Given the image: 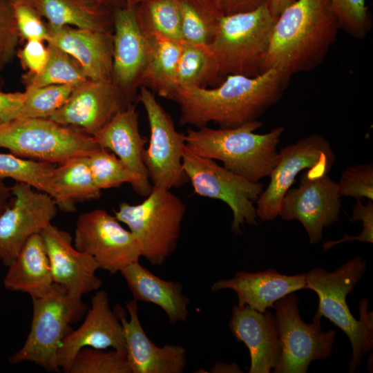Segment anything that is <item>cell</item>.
<instances>
[{
    "label": "cell",
    "instance_id": "obj_28",
    "mask_svg": "<svg viewBox=\"0 0 373 373\" xmlns=\"http://www.w3.org/2000/svg\"><path fill=\"white\" fill-rule=\"evenodd\" d=\"M145 34L150 43V52L141 77L140 86H144L169 99L176 88L182 41L155 34Z\"/></svg>",
    "mask_w": 373,
    "mask_h": 373
},
{
    "label": "cell",
    "instance_id": "obj_38",
    "mask_svg": "<svg viewBox=\"0 0 373 373\" xmlns=\"http://www.w3.org/2000/svg\"><path fill=\"white\" fill-rule=\"evenodd\" d=\"M340 28L352 37L363 39L372 27V19L365 0H329Z\"/></svg>",
    "mask_w": 373,
    "mask_h": 373
},
{
    "label": "cell",
    "instance_id": "obj_52",
    "mask_svg": "<svg viewBox=\"0 0 373 373\" xmlns=\"http://www.w3.org/2000/svg\"><path fill=\"white\" fill-rule=\"evenodd\" d=\"M2 85H3V79H2V78L0 77V88L2 87Z\"/></svg>",
    "mask_w": 373,
    "mask_h": 373
},
{
    "label": "cell",
    "instance_id": "obj_42",
    "mask_svg": "<svg viewBox=\"0 0 373 373\" xmlns=\"http://www.w3.org/2000/svg\"><path fill=\"white\" fill-rule=\"evenodd\" d=\"M351 222L361 220L362 222L363 229L358 236H350L345 233V236L335 241H327L323 245L325 251H328L334 245L352 240L361 242H373V200H368L365 204L361 202V200H356L352 211Z\"/></svg>",
    "mask_w": 373,
    "mask_h": 373
},
{
    "label": "cell",
    "instance_id": "obj_20",
    "mask_svg": "<svg viewBox=\"0 0 373 373\" xmlns=\"http://www.w3.org/2000/svg\"><path fill=\"white\" fill-rule=\"evenodd\" d=\"M137 104H129L93 137L100 147L111 150L122 162L133 176V191L146 197L153 185L142 159L147 138L140 132Z\"/></svg>",
    "mask_w": 373,
    "mask_h": 373
},
{
    "label": "cell",
    "instance_id": "obj_21",
    "mask_svg": "<svg viewBox=\"0 0 373 373\" xmlns=\"http://www.w3.org/2000/svg\"><path fill=\"white\" fill-rule=\"evenodd\" d=\"M129 314L121 321L125 338L126 356L131 373H182L186 365V350L179 345L158 347L146 336L139 319L137 301L126 303Z\"/></svg>",
    "mask_w": 373,
    "mask_h": 373
},
{
    "label": "cell",
    "instance_id": "obj_31",
    "mask_svg": "<svg viewBox=\"0 0 373 373\" xmlns=\"http://www.w3.org/2000/svg\"><path fill=\"white\" fill-rule=\"evenodd\" d=\"M182 41L209 46L223 16L210 0H179Z\"/></svg>",
    "mask_w": 373,
    "mask_h": 373
},
{
    "label": "cell",
    "instance_id": "obj_8",
    "mask_svg": "<svg viewBox=\"0 0 373 373\" xmlns=\"http://www.w3.org/2000/svg\"><path fill=\"white\" fill-rule=\"evenodd\" d=\"M0 147L21 157L57 165L102 148L92 135L47 118H17L1 124Z\"/></svg>",
    "mask_w": 373,
    "mask_h": 373
},
{
    "label": "cell",
    "instance_id": "obj_43",
    "mask_svg": "<svg viewBox=\"0 0 373 373\" xmlns=\"http://www.w3.org/2000/svg\"><path fill=\"white\" fill-rule=\"evenodd\" d=\"M16 55L24 70L31 74L40 73L45 67L49 57L48 46L39 40L26 41Z\"/></svg>",
    "mask_w": 373,
    "mask_h": 373
},
{
    "label": "cell",
    "instance_id": "obj_33",
    "mask_svg": "<svg viewBox=\"0 0 373 373\" xmlns=\"http://www.w3.org/2000/svg\"><path fill=\"white\" fill-rule=\"evenodd\" d=\"M48 61L37 74L28 72L21 81L27 87H41L55 84L78 85L88 79L80 64L72 56L53 44L47 42Z\"/></svg>",
    "mask_w": 373,
    "mask_h": 373
},
{
    "label": "cell",
    "instance_id": "obj_37",
    "mask_svg": "<svg viewBox=\"0 0 373 373\" xmlns=\"http://www.w3.org/2000/svg\"><path fill=\"white\" fill-rule=\"evenodd\" d=\"M93 182L101 191L134 182L133 175L113 153L100 148L88 156Z\"/></svg>",
    "mask_w": 373,
    "mask_h": 373
},
{
    "label": "cell",
    "instance_id": "obj_17",
    "mask_svg": "<svg viewBox=\"0 0 373 373\" xmlns=\"http://www.w3.org/2000/svg\"><path fill=\"white\" fill-rule=\"evenodd\" d=\"M129 104L111 81L76 85L65 104L48 119L93 135Z\"/></svg>",
    "mask_w": 373,
    "mask_h": 373
},
{
    "label": "cell",
    "instance_id": "obj_39",
    "mask_svg": "<svg viewBox=\"0 0 373 373\" xmlns=\"http://www.w3.org/2000/svg\"><path fill=\"white\" fill-rule=\"evenodd\" d=\"M337 183L341 197L373 200V164L347 166Z\"/></svg>",
    "mask_w": 373,
    "mask_h": 373
},
{
    "label": "cell",
    "instance_id": "obj_14",
    "mask_svg": "<svg viewBox=\"0 0 373 373\" xmlns=\"http://www.w3.org/2000/svg\"><path fill=\"white\" fill-rule=\"evenodd\" d=\"M337 182L328 173L306 169L298 187L290 188L281 203L279 216L298 220L305 228L311 245L323 239V231L339 219L341 208Z\"/></svg>",
    "mask_w": 373,
    "mask_h": 373
},
{
    "label": "cell",
    "instance_id": "obj_13",
    "mask_svg": "<svg viewBox=\"0 0 373 373\" xmlns=\"http://www.w3.org/2000/svg\"><path fill=\"white\" fill-rule=\"evenodd\" d=\"M73 245L78 250L92 256L99 269L111 274L142 257L133 234L106 210L96 209L80 214L76 221Z\"/></svg>",
    "mask_w": 373,
    "mask_h": 373
},
{
    "label": "cell",
    "instance_id": "obj_49",
    "mask_svg": "<svg viewBox=\"0 0 373 373\" xmlns=\"http://www.w3.org/2000/svg\"><path fill=\"white\" fill-rule=\"evenodd\" d=\"M98 3L108 9L113 10L124 6L126 4V0H90Z\"/></svg>",
    "mask_w": 373,
    "mask_h": 373
},
{
    "label": "cell",
    "instance_id": "obj_25",
    "mask_svg": "<svg viewBox=\"0 0 373 373\" xmlns=\"http://www.w3.org/2000/svg\"><path fill=\"white\" fill-rule=\"evenodd\" d=\"M120 273L136 301L157 305L172 324L186 321L189 299L183 294L180 283L159 278L139 261L130 264Z\"/></svg>",
    "mask_w": 373,
    "mask_h": 373
},
{
    "label": "cell",
    "instance_id": "obj_27",
    "mask_svg": "<svg viewBox=\"0 0 373 373\" xmlns=\"http://www.w3.org/2000/svg\"><path fill=\"white\" fill-rule=\"evenodd\" d=\"M47 23L97 31L113 32L112 11L90 0H26Z\"/></svg>",
    "mask_w": 373,
    "mask_h": 373
},
{
    "label": "cell",
    "instance_id": "obj_40",
    "mask_svg": "<svg viewBox=\"0 0 373 373\" xmlns=\"http://www.w3.org/2000/svg\"><path fill=\"white\" fill-rule=\"evenodd\" d=\"M19 39L12 3L0 0V72L16 55Z\"/></svg>",
    "mask_w": 373,
    "mask_h": 373
},
{
    "label": "cell",
    "instance_id": "obj_35",
    "mask_svg": "<svg viewBox=\"0 0 373 373\" xmlns=\"http://www.w3.org/2000/svg\"><path fill=\"white\" fill-rule=\"evenodd\" d=\"M75 86L71 84H55L26 88V99L18 118L48 119L65 104Z\"/></svg>",
    "mask_w": 373,
    "mask_h": 373
},
{
    "label": "cell",
    "instance_id": "obj_30",
    "mask_svg": "<svg viewBox=\"0 0 373 373\" xmlns=\"http://www.w3.org/2000/svg\"><path fill=\"white\" fill-rule=\"evenodd\" d=\"M220 78L218 64L209 46L182 41L176 88L183 86L207 88Z\"/></svg>",
    "mask_w": 373,
    "mask_h": 373
},
{
    "label": "cell",
    "instance_id": "obj_26",
    "mask_svg": "<svg viewBox=\"0 0 373 373\" xmlns=\"http://www.w3.org/2000/svg\"><path fill=\"white\" fill-rule=\"evenodd\" d=\"M3 278L5 288L41 298L51 289L54 282L49 259L40 233L32 236L15 260L8 267Z\"/></svg>",
    "mask_w": 373,
    "mask_h": 373
},
{
    "label": "cell",
    "instance_id": "obj_50",
    "mask_svg": "<svg viewBox=\"0 0 373 373\" xmlns=\"http://www.w3.org/2000/svg\"><path fill=\"white\" fill-rule=\"evenodd\" d=\"M127 1H128L133 5H135L137 3L142 1V0H127Z\"/></svg>",
    "mask_w": 373,
    "mask_h": 373
},
{
    "label": "cell",
    "instance_id": "obj_24",
    "mask_svg": "<svg viewBox=\"0 0 373 373\" xmlns=\"http://www.w3.org/2000/svg\"><path fill=\"white\" fill-rule=\"evenodd\" d=\"M306 274L285 275L269 269L258 272L238 271L231 279L213 283V292L231 289L238 298V305H247L263 313L287 294L305 289Z\"/></svg>",
    "mask_w": 373,
    "mask_h": 373
},
{
    "label": "cell",
    "instance_id": "obj_19",
    "mask_svg": "<svg viewBox=\"0 0 373 373\" xmlns=\"http://www.w3.org/2000/svg\"><path fill=\"white\" fill-rule=\"evenodd\" d=\"M90 307L82 324L63 340L57 352V364L68 372L79 350L92 347L112 348L126 353L125 338L121 321L111 308L108 294L99 290L93 296Z\"/></svg>",
    "mask_w": 373,
    "mask_h": 373
},
{
    "label": "cell",
    "instance_id": "obj_46",
    "mask_svg": "<svg viewBox=\"0 0 373 373\" xmlns=\"http://www.w3.org/2000/svg\"><path fill=\"white\" fill-rule=\"evenodd\" d=\"M296 0H268V7L272 16L276 19L280 13Z\"/></svg>",
    "mask_w": 373,
    "mask_h": 373
},
{
    "label": "cell",
    "instance_id": "obj_47",
    "mask_svg": "<svg viewBox=\"0 0 373 373\" xmlns=\"http://www.w3.org/2000/svg\"><path fill=\"white\" fill-rule=\"evenodd\" d=\"M11 198V187L8 186L2 179H0V216L8 206Z\"/></svg>",
    "mask_w": 373,
    "mask_h": 373
},
{
    "label": "cell",
    "instance_id": "obj_3",
    "mask_svg": "<svg viewBox=\"0 0 373 373\" xmlns=\"http://www.w3.org/2000/svg\"><path fill=\"white\" fill-rule=\"evenodd\" d=\"M261 126L262 122L254 120L231 128H188L185 142L194 153L220 160L229 171L256 183L269 177L277 164V146L284 132L279 126L266 133H255Z\"/></svg>",
    "mask_w": 373,
    "mask_h": 373
},
{
    "label": "cell",
    "instance_id": "obj_2",
    "mask_svg": "<svg viewBox=\"0 0 373 373\" xmlns=\"http://www.w3.org/2000/svg\"><path fill=\"white\" fill-rule=\"evenodd\" d=\"M339 23L329 0H296L277 17L263 61L290 77L317 67L336 40Z\"/></svg>",
    "mask_w": 373,
    "mask_h": 373
},
{
    "label": "cell",
    "instance_id": "obj_36",
    "mask_svg": "<svg viewBox=\"0 0 373 373\" xmlns=\"http://www.w3.org/2000/svg\"><path fill=\"white\" fill-rule=\"evenodd\" d=\"M68 373H131L126 353L83 347L75 355Z\"/></svg>",
    "mask_w": 373,
    "mask_h": 373
},
{
    "label": "cell",
    "instance_id": "obj_48",
    "mask_svg": "<svg viewBox=\"0 0 373 373\" xmlns=\"http://www.w3.org/2000/svg\"><path fill=\"white\" fill-rule=\"evenodd\" d=\"M211 372H242L237 364H227L223 363H217L213 365Z\"/></svg>",
    "mask_w": 373,
    "mask_h": 373
},
{
    "label": "cell",
    "instance_id": "obj_32",
    "mask_svg": "<svg viewBox=\"0 0 373 373\" xmlns=\"http://www.w3.org/2000/svg\"><path fill=\"white\" fill-rule=\"evenodd\" d=\"M135 11L144 32L182 41L179 0H142Z\"/></svg>",
    "mask_w": 373,
    "mask_h": 373
},
{
    "label": "cell",
    "instance_id": "obj_10",
    "mask_svg": "<svg viewBox=\"0 0 373 373\" xmlns=\"http://www.w3.org/2000/svg\"><path fill=\"white\" fill-rule=\"evenodd\" d=\"M298 298L294 292L277 300L275 320L280 354L274 373H305L310 363L325 360L332 353L336 330L321 329V317L315 314L310 324L300 318Z\"/></svg>",
    "mask_w": 373,
    "mask_h": 373
},
{
    "label": "cell",
    "instance_id": "obj_41",
    "mask_svg": "<svg viewBox=\"0 0 373 373\" xmlns=\"http://www.w3.org/2000/svg\"><path fill=\"white\" fill-rule=\"evenodd\" d=\"M20 38L23 40L48 41L47 24L43 17L26 2H12Z\"/></svg>",
    "mask_w": 373,
    "mask_h": 373
},
{
    "label": "cell",
    "instance_id": "obj_11",
    "mask_svg": "<svg viewBox=\"0 0 373 373\" xmlns=\"http://www.w3.org/2000/svg\"><path fill=\"white\" fill-rule=\"evenodd\" d=\"M137 102L144 106L150 128L142 159L153 186L170 190L182 186L189 181L182 166L185 134L176 131L171 116L148 88L140 87Z\"/></svg>",
    "mask_w": 373,
    "mask_h": 373
},
{
    "label": "cell",
    "instance_id": "obj_9",
    "mask_svg": "<svg viewBox=\"0 0 373 373\" xmlns=\"http://www.w3.org/2000/svg\"><path fill=\"white\" fill-rule=\"evenodd\" d=\"M182 166L195 193L222 200L229 206L233 213V233L242 234L241 227L245 224H257L254 204L264 190L262 183L251 182L218 165L214 160L194 153L186 145Z\"/></svg>",
    "mask_w": 373,
    "mask_h": 373
},
{
    "label": "cell",
    "instance_id": "obj_18",
    "mask_svg": "<svg viewBox=\"0 0 373 373\" xmlns=\"http://www.w3.org/2000/svg\"><path fill=\"white\" fill-rule=\"evenodd\" d=\"M39 233L49 259L54 283L78 298L99 289L102 281L96 275L97 263L92 256L75 247L68 232L50 222Z\"/></svg>",
    "mask_w": 373,
    "mask_h": 373
},
{
    "label": "cell",
    "instance_id": "obj_12",
    "mask_svg": "<svg viewBox=\"0 0 373 373\" xmlns=\"http://www.w3.org/2000/svg\"><path fill=\"white\" fill-rule=\"evenodd\" d=\"M277 164L269 175L270 180L256 202V216L271 221L279 215L282 200L306 169L329 173L336 157L328 140L319 134H312L281 149Z\"/></svg>",
    "mask_w": 373,
    "mask_h": 373
},
{
    "label": "cell",
    "instance_id": "obj_29",
    "mask_svg": "<svg viewBox=\"0 0 373 373\" xmlns=\"http://www.w3.org/2000/svg\"><path fill=\"white\" fill-rule=\"evenodd\" d=\"M52 182L58 195L59 209L72 213L75 203L98 199L101 190L95 184L89 168L88 156L72 158L55 166Z\"/></svg>",
    "mask_w": 373,
    "mask_h": 373
},
{
    "label": "cell",
    "instance_id": "obj_4",
    "mask_svg": "<svg viewBox=\"0 0 373 373\" xmlns=\"http://www.w3.org/2000/svg\"><path fill=\"white\" fill-rule=\"evenodd\" d=\"M366 263L361 257H355L334 271L315 267L306 274L305 289L316 293L318 306L316 314L325 317L339 327L349 338L352 356L349 372H354L363 356L373 347V316L367 312V300L360 303V319L351 314L346 297L366 271Z\"/></svg>",
    "mask_w": 373,
    "mask_h": 373
},
{
    "label": "cell",
    "instance_id": "obj_7",
    "mask_svg": "<svg viewBox=\"0 0 373 373\" xmlns=\"http://www.w3.org/2000/svg\"><path fill=\"white\" fill-rule=\"evenodd\" d=\"M32 300L33 314L29 334L21 348L10 357V362H32L46 371L59 372V347L73 330L71 323L86 312V305L82 298L55 283L46 295Z\"/></svg>",
    "mask_w": 373,
    "mask_h": 373
},
{
    "label": "cell",
    "instance_id": "obj_6",
    "mask_svg": "<svg viewBox=\"0 0 373 373\" xmlns=\"http://www.w3.org/2000/svg\"><path fill=\"white\" fill-rule=\"evenodd\" d=\"M276 19L267 2L245 12L223 15L209 45L221 77H254L263 73V61Z\"/></svg>",
    "mask_w": 373,
    "mask_h": 373
},
{
    "label": "cell",
    "instance_id": "obj_34",
    "mask_svg": "<svg viewBox=\"0 0 373 373\" xmlns=\"http://www.w3.org/2000/svg\"><path fill=\"white\" fill-rule=\"evenodd\" d=\"M56 166L12 153H0V179L11 178L15 182L28 184L48 194L57 204L59 198L52 182V173Z\"/></svg>",
    "mask_w": 373,
    "mask_h": 373
},
{
    "label": "cell",
    "instance_id": "obj_16",
    "mask_svg": "<svg viewBox=\"0 0 373 373\" xmlns=\"http://www.w3.org/2000/svg\"><path fill=\"white\" fill-rule=\"evenodd\" d=\"M113 68L111 82L129 104L137 103L140 79L146 66L150 43L137 20L135 5L126 4L112 11Z\"/></svg>",
    "mask_w": 373,
    "mask_h": 373
},
{
    "label": "cell",
    "instance_id": "obj_15",
    "mask_svg": "<svg viewBox=\"0 0 373 373\" xmlns=\"http://www.w3.org/2000/svg\"><path fill=\"white\" fill-rule=\"evenodd\" d=\"M10 203L0 216V262L8 267L23 246L56 216V201L48 194L28 184L11 186Z\"/></svg>",
    "mask_w": 373,
    "mask_h": 373
},
{
    "label": "cell",
    "instance_id": "obj_1",
    "mask_svg": "<svg viewBox=\"0 0 373 373\" xmlns=\"http://www.w3.org/2000/svg\"><path fill=\"white\" fill-rule=\"evenodd\" d=\"M287 83L279 70L270 68L254 77L227 75L214 88L178 87L169 99L180 107L182 126L214 122L231 128L257 120L279 101Z\"/></svg>",
    "mask_w": 373,
    "mask_h": 373
},
{
    "label": "cell",
    "instance_id": "obj_44",
    "mask_svg": "<svg viewBox=\"0 0 373 373\" xmlns=\"http://www.w3.org/2000/svg\"><path fill=\"white\" fill-rule=\"evenodd\" d=\"M26 99L25 92L0 90V125L18 118Z\"/></svg>",
    "mask_w": 373,
    "mask_h": 373
},
{
    "label": "cell",
    "instance_id": "obj_22",
    "mask_svg": "<svg viewBox=\"0 0 373 373\" xmlns=\"http://www.w3.org/2000/svg\"><path fill=\"white\" fill-rule=\"evenodd\" d=\"M229 329L250 354L249 373H269L278 361L280 345L276 320L269 309L263 313L247 305L233 306Z\"/></svg>",
    "mask_w": 373,
    "mask_h": 373
},
{
    "label": "cell",
    "instance_id": "obj_51",
    "mask_svg": "<svg viewBox=\"0 0 373 373\" xmlns=\"http://www.w3.org/2000/svg\"><path fill=\"white\" fill-rule=\"evenodd\" d=\"M11 2H23L26 0H10Z\"/></svg>",
    "mask_w": 373,
    "mask_h": 373
},
{
    "label": "cell",
    "instance_id": "obj_45",
    "mask_svg": "<svg viewBox=\"0 0 373 373\" xmlns=\"http://www.w3.org/2000/svg\"><path fill=\"white\" fill-rule=\"evenodd\" d=\"M223 15L254 10L268 0H210Z\"/></svg>",
    "mask_w": 373,
    "mask_h": 373
},
{
    "label": "cell",
    "instance_id": "obj_23",
    "mask_svg": "<svg viewBox=\"0 0 373 373\" xmlns=\"http://www.w3.org/2000/svg\"><path fill=\"white\" fill-rule=\"evenodd\" d=\"M46 24L48 32L47 42L53 44L75 58L88 79L111 81L113 32Z\"/></svg>",
    "mask_w": 373,
    "mask_h": 373
},
{
    "label": "cell",
    "instance_id": "obj_5",
    "mask_svg": "<svg viewBox=\"0 0 373 373\" xmlns=\"http://www.w3.org/2000/svg\"><path fill=\"white\" fill-rule=\"evenodd\" d=\"M113 212L135 236L142 257L152 265H162L176 249L186 205L170 189L153 186L140 204L122 202Z\"/></svg>",
    "mask_w": 373,
    "mask_h": 373
}]
</instances>
